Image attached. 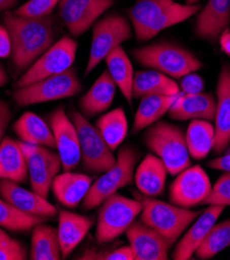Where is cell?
<instances>
[{
  "mask_svg": "<svg viewBox=\"0 0 230 260\" xmlns=\"http://www.w3.org/2000/svg\"><path fill=\"white\" fill-rule=\"evenodd\" d=\"M4 24L12 40L11 71L14 77L21 76L54 44L57 24L53 14L42 18H27L6 12Z\"/></svg>",
  "mask_w": 230,
  "mask_h": 260,
  "instance_id": "6da1fadb",
  "label": "cell"
},
{
  "mask_svg": "<svg viewBox=\"0 0 230 260\" xmlns=\"http://www.w3.org/2000/svg\"><path fill=\"white\" fill-rule=\"evenodd\" d=\"M134 59L142 67L180 79L202 69L203 63L188 49L170 42H160L134 49Z\"/></svg>",
  "mask_w": 230,
  "mask_h": 260,
  "instance_id": "7a4b0ae2",
  "label": "cell"
},
{
  "mask_svg": "<svg viewBox=\"0 0 230 260\" xmlns=\"http://www.w3.org/2000/svg\"><path fill=\"white\" fill-rule=\"evenodd\" d=\"M143 141L146 147L162 160L172 176L191 166L186 133L178 125L158 120L147 127Z\"/></svg>",
  "mask_w": 230,
  "mask_h": 260,
  "instance_id": "3957f363",
  "label": "cell"
},
{
  "mask_svg": "<svg viewBox=\"0 0 230 260\" xmlns=\"http://www.w3.org/2000/svg\"><path fill=\"white\" fill-rule=\"evenodd\" d=\"M134 195L135 199L142 204L140 221L157 230L171 246L201 214L200 211H191L172 203H166L140 192H134Z\"/></svg>",
  "mask_w": 230,
  "mask_h": 260,
  "instance_id": "277c9868",
  "label": "cell"
},
{
  "mask_svg": "<svg viewBox=\"0 0 230 260\" xmlns=\"http://www.w3.org/2000/svg\"><path fill=\"white\" fill-rule=\"evenodd\" d=\"M142 204L137 199L115 193L100 204L95 240L98 244L111 243L127 229L140 215Z\"/></svg>",
  "mask_w": 230,
  "mask_h": 260,
  "instance_id": "5b68a950",
  "label": "cell"
},
{
  "mask_svg": "<svg viewBox=\"0 0 230 260\" xmlns=\"http://www.w3.org/2000/svg\"><path fill=\"white\" fill-rule=\"evenodd\" d=\"M82 88L76 70L70 68L30 85L14 88L12 98L18 106L26 107L75 96L81 92Z\"/></svg>",
  "mask_w": 230,
  "mask_h": 260,
  "instance_id": "8992f818",
  "label": "cell"
},
{
  "mask_svg": "<svg viewBox=\"0 0 230 260\" xmlns=\"http://www.w3.org/2000/svg\"><path fill=\"white\" fill-rule=\"evenodd\" d=\"M137 160L138 154L134 148L121 147L114 165L91 184L82 201V209L85 211L93 210L119 189L132 184Z\"/></svg>",
  "mask_w": 230,
  "mask_h": 260,
  "instance_id": "52a82bcc",
  "label": "cell"
},
{
  "mask_svg": "<svg viewBox=\"0 0 230 260\" xmlns=\"http://www.w3.org/2000/svg\"><path fill=\"white\" fill-rule=\"evenodd\" d=\"M133 37L127 19L119 14H110L96 21L92 27V40L84 76H88L111 52Z\"/></svg>",
  "mask_w": 230,
  "mask_h": 260,
  "instance_id": "ba28073f",
  "label": "cell"
},
{
  "mask_svg": "<svg viewBox=\"0 0 230 260\" xmlns=\"http://www.w3.org/2000/svg\"><path fill=\"white\" fill-rule=\"evenodd\" d=\"M70 118L78 133L82 164L89 172H106L116 159L97 127L89 122L82 113L71 110Z\"/></svg>",
  "mask_w": 230,
  "mask_h": 260,
  "instance_id": "9c48e42d",
  "label": "cell"
},
{
  "mask_svg": "<svg viewBox=\"0 0 230 260\" xmlns=\"http://www.w3.org/2000/svg\"><path fill=\"white\" fill-rule=\"evenodd\" d=\"M77 49H78V43L73 38L68 36L62 37L42 54L26 72L20 76L14 88L30 85L47 77L60 74L72 68L76 58Z\"/></svg>",
  "mask_w": 230,
  "mask_h": 260,
  "instance_id": "30bf717a",
  "label": "cell"
},
{
  "mask_svg": "<svg viewBox=\"0 0 230 260\" xmlns=\"http://www.w3.org/2000/svg\"><path fill=\"white\" fill-rule=\"evenodd\" d=\"M19 142L27 162L31 190L47 198L54 178L62 168L58 152L47 146Z\"/></svg>",
  "mask_w": 230,
  "mask_h": 260,
  "instance_id": "8fae6325",
  "label": "cell"
},
{
  "mask_svg": "<svg viewBox=\"0 0 230 260\" xmlns=\"http://www.w3.org/2000/svg\"><path fill=\"white\" fill-rule=\"evenodd\" d=\"M114 5V0H60L58 16L74 38L84 35Z\"/></svg>",
  "mask_w": 230,
  "mask_h": 260,
  "instance_id": "7c38bea8",
  "label": "cell"
},
{
  "mask_svg": "<svg viewBox=\"0 0 230 260\" xmlns=\"http://www.w3.org/2000/svg\"><path fill=\"white\" fill-rule=\"evenodd\" d=\"M212 191V184L201 166L188 167L177 174L169 188V200L177 206L191 209L202 204Z\"/></svg>",
  "mask_w": 230,
  "mask_h": 260,
  "instance_id": "4fadbf2b",
  "label": "cell"
},
{
  "mask_svg": "<svg viewBox=\"0 0 230 260\" xmlns=\"http://www.w3.org/2000/svg\"><path fill=\"white\" fill-rule=\"evenodd\" d=\"M48 123L52 129L56 149L61 160L63 171H72L81 160L78 133L76 126L62 107H58L48 115Z\"/></svg>",
  "mask_w": 230,
  "mask_h": 260,
  "instance_id": "5bb4252c",
  "label": "cell"
},
{
  "mask_svg": "<svg viewBox=\"0 0 230 260\" xmlns=\"http://www.w3.org/2000/svg\"><path fill=\"white\" fill-rule=\"evenodd\" d=\"M124 233L134 252L135 260L168 259L171 245L157 230L135 220Z\"/></svg>",
  "mask_w": 230,
  "mask_h": 260,
  "instance_id": "9a60e30c",
  "label": "cell"
},
{
  "mask_svg": "<svg viewBox=\"0 0 230 260\" xmlns=\"http://www.w3.org/2000/svg\"><path fill=\"white\" fill-rule=\"evenodd\" d=\"M0 197L14 205L23 213L28 215L53 218L57 215L56 207L51 204L47 198L35 191H28L19 184L9 179H0Z\"/></svg>",
  "mask_w": 230,
  "mask_h": 260,
  "instance_id": "2e32d148",
  "label": "cell"
},
{
  "mask_svg": "<svg viewBox=\"0 0 230 260\" xmlns=\"http://www.w3.org/2000/svg\"><path fill=\"white\" fill-rule=\"evenodd\" d=\"M230 144V64L222 63L217 82V110L213 150L223 153Z\"/></svg>",
  "mask_w": 230,
  "mask_h": 260,
  "instance_id": "e0dca14e",
  "label": "cell"
},
{
  "mask_svg": "<svg viewBox=\"0 0 230 260\" xmlns=\"http://www.w3.org/2000/svg\"><path fill=\"white\" fill-rule=\"evenodd\" d=\"M224 209V205L211 204L206 211L201 213L180 243L177 244L174 252L172 253V258L174 260L190 259L204 238L207 237L210 229L217 222Z\"/></svg>",
  "mask_w": 230,
  "mask_h": 260,
  "instance_id": "ac0fdd59",
  "label": "cell"
},
{
  "mask_svg": "<svg viewBox=\"0 0 230 260\" xmlns=\"http://www.w3.org/2000/svg\"><path fill=\"white\" fill-rule=\"evenodd\" d=\"M230 24V0H209L197 16L195 35L214 43Z\"/></svg>",
  "mask_w": 230,
  "mask_h": 260,
  "instance_id": "d6986e66",
  "label": "cell"
},
{
  "mask_svg": "<svg viewBox=\"0 0 230 260\" xmlns=\"http://www.w3.org/2000/svg\"><path fill=\"white\" fill-rule=\"evenodd\" d=\"M217 101L211 93L187 94L181 92L168 111L174 120L202 119L215 121Z\"/></svg>",
  "mask_w": 230,
  "mask_h": 260,
  "instance_id": "ffe728a7",
  "label": "cell"
},
{
  "mask_svg": "<svg viewBox=\"0 0 230 260\" xmlns=\"http://www.w3.org/2000/svg\"><path fill=\"white\" fill-rule=\"evenodd\" d=\"M94 225L92 217L69 211H61L58 216V237L62 259L68 258Z\"/></svg>",
  "mask_w": 230,
  "mask_h": 260,
  "instance_id": "44dd1931",
  "label": "cell"
},
{
  "mask_svg": "<svg viewBox=\"0 0 230 260\" xmlns=\"http://www.w3.org/2000/svg\"><path fill=\"white\" fill-rule=\"evenodd\" d=\"M92 178L86 174L63 171L58 174L51 189L55 198L68 209H76L81 200L84 199L90 186Z\"/></svg>",
  "mask_w": 230,
  "mask_h": 260,
  "instance_id": "7402d4cb",
  "label": "cell"
},
{
  "mask_svg": "<svg viewBox=\"0 0 230 260\" xmlns=\"http://www.w3.org/2000/svg\"><path fill=\"white\" fill-rule=\"evenodd\" d=\"M116 87L109 72L105 70L89 90L80 99L79 107L81 113L88 118L109 109L116 93Z\"/></svg>",
  "mask_w": 230,
  "mask_h": 260,
  "instance_id": "603a6c76",
  "label": "cell"
},
{
  "mask_svg": "<svg viewBox=\"0 0 230 260\" xmlns=\"http://www.w3.org/2000/svg\"><path fill=\"white\" fill-rule=\"evenodd\" d=\"M168 170L162 160L155 154L147 153L134 174L136 186L140 193L149 197L162 194Z\"/></svg>",
  "mask_w": 230,
  "mask_h": 260,
  "instance_id": "cb8c5ba5",
  "label": "cell"
},
{
  "mask_svg": "<svg viewBox=\"0 0 230 260\" xmlns=\"http://www.w3.org/2000/svg\"><path fill=\"white\" fill-rule=\"evenodd\" d=\"M13 131L24 143L56 148L54 135L49 123L34 112L23 113L13 124Z\"/></svg>",
  "mask_w": 230,
  "mask_h": 260,
  "instance_id": "d4e9b609",
  "label": "cell"
},
{
  "mask_svg": "<svg viewBox=\"0 0 230 260\" xmlns=\"http://www.w3.org/2000/svg\"><path fill=\"white\" fill-rule=\"evenodd\" d=\"M28 176L27 162L20 142L11 137H5L0 144V179L22 184Z\"/></svg>",
  "mask_w": 230,
  "mask_h": 260,
  "instance_id": "484cf974",
  "label": "cell"
},
{
  "mask_svg": "<svg viewBox=\"0 0 230 260\" xmlns=\"http://www.w3.org/2000/svg\"><path fill=\"white\" fill-rule=\"evenodd\" d=\"M180 85L173 78L155 70L139 71L134 75L133 98L145 95H174L180 93Z\"/></svg>",
  "mask_w": 230,
  "mask_h": 260,
  "instance_id": "4316f807",
  "label": "cell"
},
{
  "mask_svg": "<svg viewBox=\"0 0 230 260\" xmlns=\"http://www.w3.org/2000/svg\"><path fill=\"white\" fill-rule=\"evenodd\" d=\"M105 61L107 71L112 80L119 88L126 102L132 105L133 80L135 74L132 62L124 49L121 46H118L105 58Z\"/></svg>",
  "mask_w": 230,
  "mask_h": 260,
  "instance_id": "83f0119b",
  "label": "cell"
},
{
  "mask_svg": "<svg viewBox=\"0 0 230 260\" xmlns=\"http://www.w3.org/2000/svg\"><path fill=\"white\" fill-rule=\"evenodd\" d=\"M180 94L181 92L174 95L152 94L142 96L135 114L133 132L138 133L141 129L160 120L165 113H168L172 104Z\"/></svg>",
  "mask_w": 230,
  "mask_h": 260,
  "instance_id": "f1b7e54d",
  "label": "cell"
},
{
  "mask_svg": "<svg viewBox=\"0 0 230 260\" xmlns=\"http://www.w3.org/2000/svg\"><path fill=\"white\" fill-rule=\"evenodd\" d=\"M29 258L31 260L62 259L57 228L44 223L34 227Z\"/></svg>",
  "mask_w": 230,
  "mask_h": 260,
  "instance_id": "f546056e",
  "label": "cell"
},
{
  "mask_svg": "<svg viewBox=\"0 0 230 260\" xmlns=\"http://www.w3.org/2000/svg\"><path fill=\"white\" fill-rule=\"evenodd\" d=\"M186 142L193 159H204L213 150L215 126L208 120L192 119L186 132Z\"/></svg>",
  "mask_w": 230,
  "mask_h": 260,
  "instance_id": "4dcf8cb0",
  "label": "cell"
},
{
  "mask_svg": "<svg viewBox=\"0 0 230 260\" xmlns=\"http://www.w3.org/2000/svg\"><path fill=\"white\" fill-rule=\"evenodd\" d=\"M200 9V5H182L177 3L170 4L149 24L143 36L142 42L152 39L162 30L169 28L173 25L186 21L190 17L194 16Z\"/></svg>",
  "mask_w": 230,
  "mask_h": 260,
  "instance_id": "1f68e13d",
  "label": "cell"
},
{
  "mask_svg": "<svg viewBox=\"0 0 230 260\" xmlns=\"http://www.w3.org/2000/svg\"><path fill=\"white\" fill-rule=\"evenodd\" d=\"M173 0H138V2L129 10V16L135 36L139 42H142L143 36L155 18Z\"/></svg>",
  "mask_w": 230,
  "mask_h": 260,
  "instance_id": "d6a6232c",
  "label": "cell"
},
{
  "mask_svg": "<svg viewBox=\"0 0 230 260\" xmlns=\"http://www.w3.org/2000/svg\"><path fill=\"white\" fill-rule=\"evenodd\" d=\"M95 126L112 151L117 149L127 134V119L120 107L102 115L96 120Z\"/></svg>",
  "mask_w": 230,
  "mask_h": 260,
  "instance_id": "836d02e7",
  "label": "cell"
},
{
  "mask_svg": "<svg viewBox=\"0 0 230 260\" xmlns=\"http://www.w3.org/2000/svg\"><path fill=\"white\" fill-rule=\"evenodd\" d=\"M47 219L28 215L19 211L17 207L0 198V227L14 232H26L35 226L44 223Z\"/></svg>",
  "mask_w": 230,
  "mask_h": 260,
  "instance_id": "e575fe53",
  "label": "cell"
},
{
  "mask_svg": "<svg viewBox=\"0 0 230 260\" xmlns=\"http://www.w3.org/2000/svg\"><path fill=\"white\" fill-rule=\"evenodd\" d=\"M228 247H230V218L214 224L195 254L199 259H211Z\"/></svg>",
  "mask_w": 230,
  "mask_h": 260,
  "instance_id": "d590c367",
  "label": "cell"
},
{
  "mask_svg": "<svg viewBox=\"0 0 230 260\" xmlns=\"http://www.w3.org/2000/svg\"><path fill=\"white\" fill-rule=\"evenodd\" d=\"M59 2L60 0H28L16 9L14 13L21 17L42 18L52 14Z\"/></svg>",
  "mask_w": 230,
  "mask_h": 260,
  "instance_id": "8d00e7d4",
  "label": "cell"
},
{
  "mask_svg": "<svg viewBox=\"0 0 230 260\" xmlns=\"http://www.w3.org/2000/svg\"><path fill=\"white\" fill-rule=\"evenodd\" d=\"M76 259L82 260H135L131 246H122L113 250L97 251L96 249H86L83 254Z\"/></svg>",
  "mask_w": 230,
  "mask_h": 260,
  "instance_id": "74e56055",
  "label": "cell"
},
{
  "mask_svg": "<svg viewBox=\"0 0 230 260\" xmlns=\"http://www.w3.org/2000/svg\"><path fill=\"white\" fill-rule=\"evenodd\" d=\"M203 205L219 204V205H230V172L226 171L217 180L210 195L202 202Z\"/></svg>",
  "mask_w": 230,
  "mask_h": 260,
  "instance_id": "f35d334b",
  "label": "cell"
},
{
  "mask_svg": "<svg viewBox=\"0 0 230 260\" xmlns=\"http://www.w3.org/2000/svg\"><path fill=\"white\" fill-rule=\"evenodd\" d=\"M27 258V249L20 241L10 239L0 242V260H25Z\"/></svg>",
  "mask_w": 230,
  "mask_h": 260,
  "instance_id": "ab89813d",
  "label": "cell"
},
{
  "mask_svg": "<svg viewBox=\"0 0 230 260\" xmlns=\"http://www.w3.org/2000/svg\"><path fill=\"white\" fill-rule=\"evenodd\" d=\"M180 87L183 93H187V94L200 93L203 91L204 81L200 75L195 74L193 72L182 78Z\"/></svg>",
  "mask_w": 230,
  "mask_h": 260,
  "instance_id": "60d3db41",
  "label": "cell"
},
{
  "mask_svg": "<svg viewBox=\"0 0 230 260\" xmlns=\"http://www.w3.org/2000/svg\"><path fill=\"white\" fill-rule=\"evenodd\" d=\"M12 119V111L8 103L0 99V144L4 140V135Z\"/></svg>",
  "mask_w": 230,
  "mask_h": 260,
  "instance_id": "b9f144b4",
  "label": "cell"
},
{
  "mask_svg": "<svg viewBox=\"0 0 230 260\" xmlns=\"http://www.w3.org/2000/svg\"><path fill=\"white\" fill-rule=\"evenodd\" d=\"M12 54V40L5 25H0V58H8Z\"/></svg>",
  "mask_w": 230,
  "mask_h": 260,
  "instance_id": "7bdbcfd3",
  "label": "cell"
},
{
  "mask_svg": "<svg viewBox=\"0 0 230 260\" xmlns=\"http://www.w3.org/2000/svg\"><path fill=\"white\" fill-rule=\"evenodd\" d=\"M208 166L213 169L230 172V151L226 152L223 157H220L208 162Z\"/></svg>",
  "mask_w": 230,
  "mask_h": 260,
  "instance_id": "ee69618b",
  "label": "cell"
},
{
  "mask_svg": "<svg viewBox=\"0 0 230 260\" xmlns=\"http://www.w3.org/2000/svg\"><path fill=\"white\" fill-rule=\"evenodd\" d=\"M220 47L224 53L230 57V29L229 27L226 28L219 37Z\"/></svg>",
  "mask_w": 230,
  "mask_h": 260,
  "instance_id": "f6af8a7d",
  "label": "cell"
},
{
  "mask_svg": "<svg viewBox=\"0 0 230 260\" xmlns=\"http://www.w3.org/2000/svg\"><path fill=\"white\" fill-rule=\"evenodd\" d=\"M19 0H0V13H6L9 10L13 9Z\"/></svg>",
  "mask_w": 230,
  "mask_h": 260,
  "instance_id": "bcb514c9",
  "label": "cell"
},
{
  "mask_svg": "<svg viewBox=\"0 0 230 260\" xmlns=\"http://www.w3.org/2000/svg\"><path fill=\"white\" fill-rule=\"evenodd\" d=\"M8 82H9V76H8L4 66L0 63V87L7 85Z\"/></svg>",
  "mask_w": 230,
  "mask_h": 260,
  "instance_id": "7dc6e473",
  "label": "cell"
},
{
  "mask_svg": "<svg viewBox=\"0 0 230 260\" xmlns=\"http://www.w3.org/2000/svg\"><path fill=\"white\" fill-rule=\"evenodd\" d=\"M11 239V237L8 235V233L0 227V242H3V241H7V240H10Z\"/></svg>",
  "mask_w": 230,
  "mask_h": 260,
  "instance_id": "c3c4849f",
  "label": "cell"
},
{
  "mask_svg": "<svg viewBox=\"0 0 230 260\" xmlns=\"http://www.w3.org/2000/svg\"><path fill=\"white\" fill-rule=\"evenodd\" d=\"M199 0H186V5H196Z\"/></svg>",
  "mask_w": 230,
  "mask_h": 260,
  "instance_id": "681fc988",
  "label": "cell"
},
{
  "mask_svg": "<svg viewBox=\"0 0 230 260\" xmlns=\"http://www.w3.org/2000/svg\"><path fill=\"white\" fill-rule=\"evenodd\" d=\"M228 151H230V144H229V146H228V148H227V151H226V152H228Z\"/></svg>",
  "mask_w": 230,
  "mask_h": 260,
  "instance_id": "f907efd6",
  "label": "cell"
}]
</instances>
